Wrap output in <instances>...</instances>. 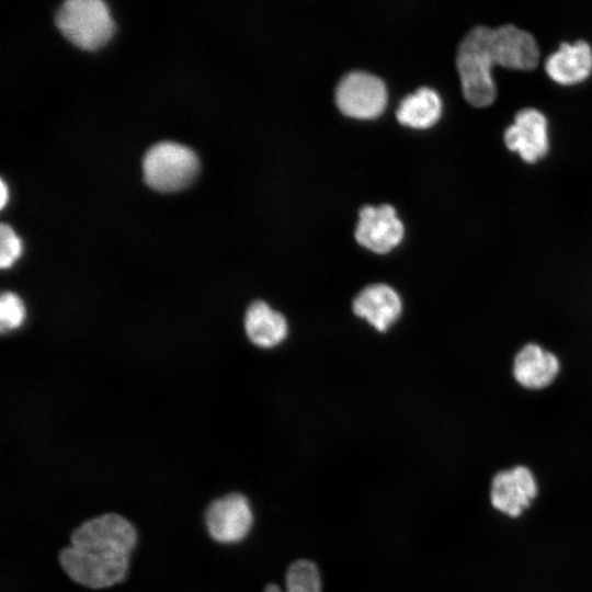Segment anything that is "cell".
<instances>
[{
  "mask_svg": "<svg viewBox=\"0 0 592 592\" xmlns=\"http://www.w3.org/2000/svg\"><path fill=\"white\" fill-rule=\"evenodd\" d=\"M139 543L136 525L116 512H105L79 523L69 535L57 561L66 577L90 591L124 583Z\"/></svg>",
  "mask_w": 592,
  "mask_h": 592,
  "instance_id": "6da1fadb",
  "label": "cell"
},
{
  "mask_svg": "<svg viewBox=\"0 0 592 592\" xmlns=\"http://www.w3.org/2000/svg\"><path fill=\"white\" fill-rule=\"evenodd\" d=\"M488 32L487 25L474 26L465 34L456 53L463 94L471 105L480 107L490 105L497 96L491 75L493 60L488 48Z\"/></svg>",
  "mask_w": 592,
  "mask_h": 592,
  "instance_id": "7a4b0ae2",
  "label": "cell"
},
{
  "mask_svg": "<svg viewBox=\"0 0 592 592\" xmlns=\"http://www.w3.org/2000/svg\"><path fill=\"white\" fill-rule=\"evenodd\" d=\"M56 24L73 45L95 50L105 45L114 33L107 5L101 0H68L56 15Z\"/></svg>",
  "mask_w": 592,
  "mask_h": 592,
  "instance_id": "3957f363",
  "label": "cell"
},
{
  "mask_svg": "<svg viewBox=\"0 0 592 592\" xmlns=\"http://www.w3.org/2000/svg\"><path fill=\"white\" fill-rule=\"evenodd\" d=\"M146 184L162 193L177 192L190 185L198 172V159L190 148L162 141L152 146L144 157Z\"/></svg>",
  "mask_w": 592,
  "mask_h": 592,
  "instance_id": "277c9868",
  "label": "cell"
},
{
  "mask_svg": "<svg viewBox=\"0 0 592 592\" xmlns=\"http://www.w3.org/2000/svg\"><path fill=\"white\" fill-rule=\"evenodd\" d=\"M202 520L209 539L221 546H235L246 540L253 528L254 512L249 498L231 490L208 501Z\"/></svg>",
  "mask_w": 592,
  "mask_h": 592,
  "instance_id": "5b68a950",
  "label": "cell"
},
{
  "mask_svg": "<svg viewBox=\"0 0 592 592\" xmlns=\"http://www.w3.org/2000/svg\"><path fill=\"white\" fill-rule=\"evenodd\" d=\"M335 103L348 116L373 118L386 106L387 89L384 81L371 72L350 71L337 84Z\"/></svg>",
  "mask_w": 592,
  "mask_h": 592,
  "instance_id": "8992f818",
  "label": "cell"
},
{
  "mask_svg": "<svg viewBox=\"0 0 592 592\" xmlns=\"http://www.w3.org/2000/svg\"><path fill=\"white\" fill-rule=\"evenodd\" d=\"M538 491V482L531 468L515 465L493 475L489 500L496 511L515 519L531 506Z\"/></svg>",
  "mask_w": 592,
  "mask_h": 592,
  "instance_id": "52a82bcc",
  "label": "cell"
},
{
  "mask_svg": "<svg viewBox=\"0 0 592 592\" xmlns=\"http://www.w3.org/2000/svg\"><path fill=\"white\" fill-rule=\"evenodd\" d=\"M403 234V225L391 205H366L360 209L354 236L362 247L387 253L400 243Z\"/></svg>",
  "mask_w": 592,
  "mask_h": 592,
  "instance_id": "ba28073f",
  "label": "cell"
},
{
  "mask_svg": "<svg viewBox=\"0 0 592 592\" xmlns=\"http://www.w3.org/2000/svg\"><path fill=\"white\" fill-rule=\"evenodd\" d=\"M488 48L493 64L530 70L537 66L539 48L534 36L514 24L489 27Z\"/></svg>",
  "mask_w": 592,
  "mask_h": 592,
  "instance_id": "9c48e42d",
  "label": "cell"
},
{
  "mask_svg": "<svg viewBox=\"0 0 592 592\" xmlns=\"http://www.w3.org/2000/svg\"><path fill=\"white\" fill-rule=\"evenodd\" d=\"M503 139L505 146L510 150L519 151L523 160L535 162L544 157L549 148L545 115L534 107L520 110L514 122L505 129Z\"/></svg>",
  "mask_w": 592,
  "mask_h": 592,
  "instance_id": "30bf717a",
  "label": "cell"
},
{
  "mask_svg": "<svg viewBox=\"0 0 592 592\" xmlns=\"http://www.w3.org/2000/svg\"><path fill=\"white\" fill-rule=\"evenodd\" d=\"M354 314L380 332L387 331L400 317L402 303L398 293L384 283L364 287L354 298Z\"/></svg>",
  "mask_w": 592,
  "mask_h": 592,
  "instance_id": "8fae6325",
  "label": "cell"
},
{
  "mask_svg": "<svg viewBox=\"0 0 592 592\" xmlns=\"http://www.w3.org/2000/svg\"><path fill=\"white\" fill-rule=\"evenodd\" d=\"M559 372L558 356L537 343L525 344L513 360V377L526 389L538 390L549 386Z\"/></svg>",
  "mask_w": 592,
  "mask_h": 592,
  "instance_id": "7c38bea8",
  "label": "cell"
},
{
  "mask_svg": "<svg viewBox=\"0 0 592 592\" xmlns=\"http://www.w3.org/2000/svg\"><path fill=\"white\" fill-rule=\"evenodd\" d=\"M547 75L561 84L584 80L592 71V48L585 41L563 42L545 60Z\"/></svg>",
  "mask_w": 592,
  "mask_h": 592,
  "instance_id": "4fadbf2b",
  "label": "cell"
},
{
  "mask_svg": "<svg viewBox=\"0 0 592 592\" xmlns=\"http://www.w3.org/2000/svg\"><path fill=\"white\" fill-rule=\"evenodd\" d=\"M244 329L249 340L264 349L282 343L288 332L285 317L263 300H255L248 307Z\"/></svg>",
  "mask_w": 592,
  "mask_h": 592,
  "instance_id": "5bb4252c",
  "label": "cell"
},
{
  "mask_svg": "<svg viewBox=\"0 0 592 592\" xmlns=\"http://www.w3.org/2000/svg\"><path fill=\"white\" fill-rule=\"evenodd\" d=\"M442 101L439 93L429 87H420L406 95L396 111L397 119L407 126L426 128L441 116Z\"/></svg>",
  "mask_w": 592,
  "mask_h": 592,
  "instance_id": "9a60e30c",
  "label": "cell"
},
{
  "mask_svg": "<svg viewBox=\"0 0 592 592\" xmlns=\"http://www.w3.org/2000/svg\"><path fill=\"white\" fill-rule=\"evenodd\" d=\"M285 592H321V578L317 566L306 559L293 562L285 577Z\"/></svg>",
  "mask_w": 592,
  "mask_h": 592,
  "instance_id": "2e32d148",
  "label": "cell"
},
{
  "mask_svg": "<svg viewBox=\"0 0 592 592\" xmlns=\"http://www.w3.org/2000/svg\"><path fill=\"white\" fill-rule=\"evenodd\" d=\"M25 319V307L21 298L11 292H5L0 298L1 331L19 328Z\"/></svg>",
  "mask_w": 592,
  "mask_h": 592,
  "instance_id": "e0dca14e",
  "label": "cell"
},
{
  "mask_svg": "<svg viewBox=\"0 0 592 592\" xmlns=\"http://www.w3.org/2000/svg\"><path fill=\"white\" fill-rule=\"evenodd\" d=\"M22 253V242L13 229L2 224L0 227V265L11 267Z\"/></svg>",
  "mask_w": 592,
  "mask_h": 592,
  "instance_id": "ac0fdd59",
  "label": "cell"
},
{
  "mask_svg": "<svg viewBox=\"0 0 592 592\" xmlns=\"http://www.w3.org/2000/svg\"><path fill=\"white\" fill-rule=\"evenodd\" d=\"M0 187H1L0 207L3 208L5 203H7V198H8V191H7V187H5V184L3 183V181L0 182Z\"/></svg>",
  "mask_w": 592,
  "mask_h": 592,
  "instance_id": "d6986e66",
  "label": "cell"
},
{
  "mask_svg": "<svg viewBox=\"0 0 592 592\" xmlns=\"http://www.w3.org/2000/svg\"><path fill=\"white\" fill-rule=\"evenodd\" d=\"M263 592H283V591L280 589L278 585L271 583L264 588Z\"/></svg>",
  "mask_w": 592,
  "mask_h": 592,
  "instance_id": "ffe728a7",
  "label": "cell"
}]
</instances>
